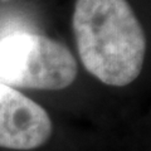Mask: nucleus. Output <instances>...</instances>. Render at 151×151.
Masks as SVG:
<instances>
[{
    "mask_svg": "<svg viewBox=\"0 0 151 151\" xmlns=\"http://www.w3.org/2000/svg\"><path fill=\"white\" fill-rule=\"evenodd\" d=\"M72 27L83 67L98 81L125 87L140 76L146 35L127 0H76Z\"/></svg>",
    "mask_w": 151,
    "mask_h": 151,
    "instance_id": "obj_1",
    "label": "nucleus"
},
{
    "mask_svg": "<svg viewBox=\"0 0 151 151\" xmlns=\"http://www.w3.org/2000/svg\"><path fill=\"white\" fill-rule=\"evenodd\" d=\"M78 67L73 54L50 38L14 33L0 39V83L43 91L70 86Z\"/></svg>",
    "mask_w": 151,
    "mask_h": 151,
    "instance_id": "obj_2",
    "label": "nucleus"
},
{
    "mask_svg": "<svg viewBox=\"0 0 151 151\" xmlns=\"http://www.w3.org/2000/svg\"><path fill=\"white\" fill-rule=\"evenodd\" d=\"M52 130L50 117L43 107L0 83V147L37 149L49 140Z\"/></svg>",
    "mask_w": 151,
    "mask_h": 151,
    "instance_id": "obj_3",
    "label": "nucleus"
},
{
    "mask_svg": "<svg viewBox=\"0 0 151 151\" xmlns=\"http://www.w3.org/2000/svg\"><path fill=\"white\" fill-rule=\"evenodd\" d=\"M0 1H10V0H0Z\"/></svg>",
    "mask_w": 151,
    "mask_h": 151,
    "instance_id": "obj_4",
    "label": "nucleus"
}]
</instances>
